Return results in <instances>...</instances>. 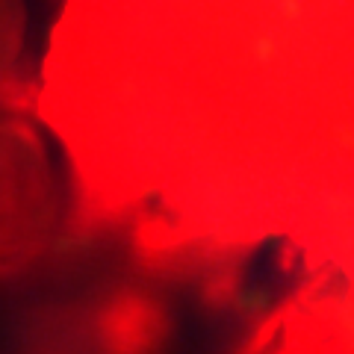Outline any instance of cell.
<instances>
[{
    "label": "cell",
    "mask_w": 354,
    "mask_h": 354,
    "mask_svg": "<svg viewBox=\"0 0 354 354\" xmlns=\"http://www.w3.org/2000/svg\"><path fill=\"white\" fill-rule=\"evenodd\" d=\"M6 354H95L83 334L74 298L36 307L21 319Z\"/></svg>",
    "instance_id": "obj_3"
},
{
    "label": "cell",
    "mask_w": 354,
    "mask_h": 354,
    "mask_svg": "<svg viewBox=\"0 0 354 354\" xmlns=\"http://www.w3.org/2000/svg\"><path fill=\"white\" fill-rule=\"evenodd\" d=\"M95 354H174L180 313L160 283L115 281L74 298Z\"/></svg>",
    "instance_id": "obj_2"
},
{
    "label": "cell",
    "mask_w": 354,
    "mask_h": 354,
    "mask_svg": "<svg viewBox=\"0 0 354 354\" xmlns=\"http://www.w3.org/2000/svg\"><path fill=\"white\" fill-rule=\"evenodd\" d=\"M18 53V3L0 0V83L6 80Z\"/></svg>",
    "instance_id": "obj_4"
},
{
    "label": "cell",
    "mask_w": 354,
    "mask_h": 354,
    "mask_svg": "<svg viewBox=\"0 0 354 354\" xmlns=\"http://www.w3.org/2000/svg\"><path fill=\"white\" fill-rule=\"evenodd\" d=\"M59 236V198L39 139L0 115V283L27 274Z\"/></svg>",
    "instance_id": "obj_1"
}]
</instances>
